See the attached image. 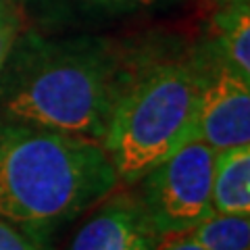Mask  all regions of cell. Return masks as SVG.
Returning a JSON list of instances; mask_svg holds the SVG:
<instances>
[{
  "label": "cell",
  "mask_w": 250,
  "mask_h": 250,
  "mask_svg": "<svg viewBox=\"0 0 250 250\" xmlns=\"http://www.w3.org/2000/svg\"><path fill=\"white\" fill-rule=\"evenodd\" d=\"M131 46L108 36L23 29L0 73V119L100 144L127 75Z\"/></svg>",
  "instance_id": "1"
},
{
  "label": "cell",
  "mask_w": 250,
  "mask_h": 250,
  "mask_svg": "<svg viewBox=\"0 0 250 250\" xmlns=\"http://www.w3.org/2000/svg\"><path fill=\"white\" fill-rule=\"evenodd\" d=\"M119 188L94 140L0 119V219L42 244Z\"/></svg>",
  "instance_id": "2"
},
{
  "label": "cell",
  "mask_w": 250,
  "mask_h": 250,
  "mask_svg": "<svg viewBox=\"0 0 250 250\" xmlns=\"http://www.w3.org/2000/svg\"><path fill=\"white\" fill-rule=\"evenodd\" d=\"M202 92L198 44L136 46L100 146L119 186L131 188L144 173L196 140Z\"/></svg>",
  "instance_id": "3"
},
{
  "label": "cell",
  "mask_w": 250,
  "mask_h": 250,
  "mask_svg": "<svg viewBox=\"0 0 250 250\" xmlns=\"http://www.w3.org/2000/svg\"><path fill=\"white\" fill-rule=\"evenodd\" d=\"M213 161V148L200 140H190L131 186L163 238L190 231L215 213L210 202Z\"/></svg>",
  "instance_id": "4"
},
{
  "label": "cell",
  "mask_w": 250,
  "mask_h": 250,
  "mask_svg": "<svg viewBox=\"0 0 250 250\" xmlns=\"http://www.w3.org/2000/svg\"><path fill=\"white\" fill-rule=\"evenodd\" d=\"M196 44L202 57V92L194 138L215 152L250 146V82L219 57L208 38Z\"/></svg>",
  "instance_id": "5"
},
{
  "label": "cell",
  "mask_w": 250,
  "mask_h": 250,
  "mask_svg": "<svg viewBox=\"0 0 250 250\" xmlns=\"http://www.w3.org/2000/svg\"><path fill=\"white\" fill-rule=\"evenodd\" d=\"M88 213L69 250H159L165 240L131 188L111 192Z\"/></svg>",
  "instance_id": "6"
},
{
  "label": "cell",
  "mask_w": 250,
  "mask_h": 250,
  "mask_svg": "<svg viewBox=\"0 0 250 250\" xmlns=\"http://www.w3.org/2000/svg\"><path fill=\"white\" fill-rule=\"evenodd\" d=\"M210 202L215 213L250 215V146L215 152Z\"/></svg>",
  "instance_id": "7"
},
{
  "label": "cell",
  "mask_w": 250,
  "mask_h": 250,
  "mask_svg": "<svg viewBox=\"0 0 250 250\" xmlns=\"http://www.w3.org/2000/svg\"><path fill=\"white\" fill-rule=\"evenodd\" d=\"M228 65L250 82V11L248 0H229L215 15L213 31L207 36Z\"/></svg>",
  "instance_id": "8"
},
{
  "label": "cell",
  "mask_w": 250,
  "mask_h": 250,
  "mask_svg": "<svg viewBox=\"0 0 250 250\" xmlns=\"http://www.w3.org/2000/svg\"><path fill=\"white\" fill-rule=\"evenodd\" d=\"M48 19H115L144 13L163 0H34Z\"/></svg>",
  "instance_id": "9"
},
{
  "label": "cell",
  "mask_w": 250,
  "mask_h": 250,
  "mask_svg": "<svg viewBox=\"0 0 250 250\" xmlns=\"http://www.w3.org/2000/svg\"><path fill=\"white\" fill-rule=\"evenodd\" d=\"M205 250H250V217L213 213L186 231Z\"/></svg>",
  "instance_id": "10"
},
{
  "label": "cell",
  "mask_w": 250,
  "mask_h": 250,
  "mask_svg": "<svg viewBox=\"0 0 250 250\" xmlns=\"http://www.w3.org/2000/svg\"><path fill=\"white\" fill-rule=\"evenodd\" d=\"M23 29H25V13L19 0L0 4V73Z\"/></svg>",
  "instance_id": "11"
},
{
  "label": "cell",
  "mask_w": 250,
  "mask_h": 250,
  "mask_svg": "<svg viewBox=\"0 0 250 250\" xmlns=\"http://www.w3.org/2000/svg\"><path fill=\"white\" fill-rule=\"evenodd\" d=\"M0 250H50V246L0 219Z\"/></svg>",
  "instance_id": "12"
},
{
  "label": "cell",
  "mask_w": 250,
  "mask_h": 250,
  "mask_svg": "<svg viewBox=\"0 0 250 250\" xmlns=\"http://www.w3.org/2000/svg\"><path fill=\"white\" fill-rule=\"evenodd\" d=\"M159 250H205V248L198 246L188 233H177V236H169L163 240Z\"/></svg>",
  "instance_id": "13"
},
{
  "label": "cell",
  "mask_w": 250,
  "mask_h": 250,
  "mask_svg": "<svg viewBox=\"0 0 250 250\" xmlns=\"http://www.w3.org/2000/svg\"><path fill=\"white\" fill-rule=\"evenodd\" d=\"M2 2H11V0H0V4H2Z\"/></svg>",
  "instance_id": "14"
}]
</instances>
